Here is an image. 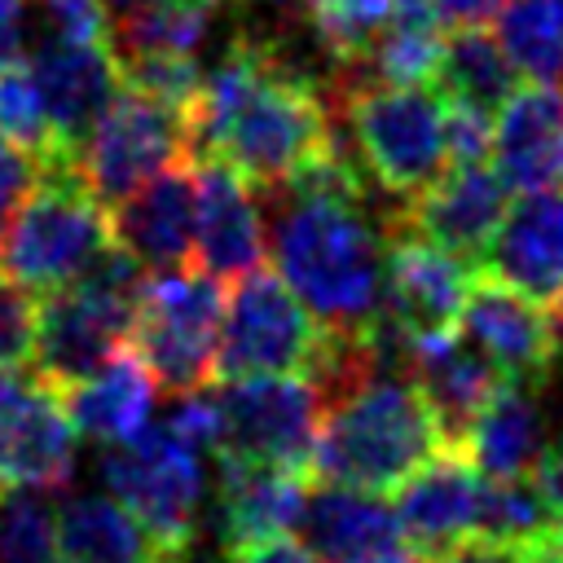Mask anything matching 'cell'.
<instances>
[{
  "label": "cell",
  "mask_w": 563,
  "mask_h": 563,
  "mask_svg": "<svg viewBox=\"0 0 563 563\" xmlns=\"http://www.w3.org/2000/svg\"><path fill=\"white\" fill-rule=\"evenodd\" d=\"M264 251L295 299L334 334H365L383 317V216L365 211V176L343 136L303 176L264 189Z\"/></svg>",
  "instance_id": "1"
},
{
  "label": "cell",
  "mask_w": 563,
  "mask_h": 563,
  "mask_svg": "<svg viewBox=\"0 0 563 563\" xmlns=\"http://www.w3.org/2000/svg\"><path fill=\"white\" fill-rule=\"evenodd\" d=\"M185 119L189 154L224 158L255 194L303 176L339 150L325 88L255 31L233 35Z\"/></svg>",
  "instance_id": "2"
},
{
  "label": "cell",
  "mask_w": 563,
  "mask_h": 563,
  "mask_svg": "<svg viewBox=\"0 0 563 563\" xmlns=\"http://www.w3.org/2000/svg\"><path fill=\"white\" fill-rule=\"evenodd\" d=\"M444 449L435 418L400 369H361L325 396L312 444V479L391 493Z\"/></svg>",
  "instance_id": "3"
},
{
  "label": "cell",
  "mask_w": 563,
  "mask_h": 563,
  "mask_svg": "<svg viewBox=\"0 0 563 563\" xmlns=\"http://www.w3.org/2000/svg\"><path fill=\"white\" fill-rule=\"evenodd\" d=\"M334 128L356 163L396 207L422 194L444 167V97L431 84L356 79L330 92Z\"/></svg>",
  "instance_id": "4"
},
{
  "label": "cell",
  "mask_w": 563,
  "mask_h": 563,
  "mask_svg": "<svg viewBox=\"0 0 563 563\" xmlns=\"http://www.w3.org/2000/svg\"><path fill=\"white\" fill-rule=\"evenodd\" d=\"M110 246V220L75 163L40 167L0 229V273L26 295L79 277Z\"/></svg>",
  "instance_id": "5"
},
{
  "label": "cell",
  "mask_w": 563,
  "mask_h": 563,
  "mask_svg": "<svg viewBox=\"0 0 563 563\" xmlns=\"http://www.w3.org/2000/svg\"><path fill=\"white\" fill-rule=\"evenodd\" d=\"M339 334L321 325L295 290L264 264L233 277L229 299L220 303L216 330V383L246 374H308L321 383Z\"/></svg>",
  "instance_id": "6"
},
{
  "label": "cell",
  "mask_w": 563,
  "mask_h": 563,
  "mask_svg": "<svg viewBox=\"0 0 563 563\" xmlns=\"http://www.w3.org/2000/svg\"><path fill=\"white\" fill-rule=\"evenodd\" d=\"M224 282L198 264L145 273L128 347L167 396L202 391L216 383V330H220Z\"/></svg>",
  "instance_id": "7"
},
{
  "label": "cell",
  "mask_w": 563,
  "mask_h": 563,
  "mask_svg": "<svg viewBox=\"0 0 563 563\" xmlns=\"http://www.w3.org/2000/svg\"><path fill=\"white\" fill-rule=\"evenodd\" d=\"M110 497L167 550L189 559L202 510V466L198 449L167 431V422H145L132 440L106 444L101 462Z\"/></svg>",
  "instance_id": "8"
},
{
  "label": "cell",
  "mask_w": 563,
  "mask_h": 563,
  "mask_svg": "<svg viewBox=\"0 0 563 563\" xmlns=\"http://www.w3.org/2000/svg\"><path fill=\"white\" fill-rule=\"evenodd\" d=\"M180 158H189L185 110L119 84L110 106L88 128V136L75 154V172L97 194V202L110 207L123 194H132L136 185H145L154 172H163Z\"/></svg>",
  "instance_id": "9"
},
{
  "label": "cell",
  "mask_w": 563,
  "mask_h": 563,
  "mask_svg": "<svg viewBox=\"0 0 563 563\" xmlns=\"http://www.w3.org/2000/svg\"><path fill=\"white\" fill-rule=\"evenodd\" d=\"M220 440L216 457L282 462L312 471V444L321 431L325 396L308 374H246L224 378L216 391Z\"/></svg>",
  "instance_id": "10"
},
{
  "label": "cell",
  "mask_w": 563,
  "mask_h": 563,
  "mask_svg": "<svg viewBox=\"0 0 563 563\" xmlns=\"http://www.w3.org/2000/svg\"><path fill=\"white\" fill-rule=\"evenodd\" d=\"M75 453L79 431L66 418L62 396L31 378V369H0V493L66 488Z\"/></svg>",
  "instance_id": "11"
},
{
  "label": "cell",
  "mask_w": 563,
  "mask_h": 563,
  "mask_svg": "<svg viewBox=\"0 0 563 563\" xmlns=\"http://www.w3.org/2000/svg\"><path fill=\"white\" fill-rule=\"evenodd\" d=\"M457 325L506 383L545 387L559 365V352H563L559 317L550 308L532 303L528 295L510 290L493 273L471 277Z\"/></svg>",
  "instance_id": "12"
},
{
  "label": "cell",
  "mask_w": 563,
  "mask_h": 563,
  "mask_svg": "<svg viewBox=\"0 0 563 563\" xmlns=\"http://www.w3.org/2000/svg\"><path fill=\"white\" fill-rule=\"evenodd\" d=\"M471 277V264H462L457 255L440 251L422 233L405 229L391 211H383V312L409 339L457 330Z\"/></svg>",
  "instance_id": "13"
},
{
  "label": "cell",
  "mask_w": 563,
  "mask_h": 563,
  "mask_svg": "<svg viewBox=\"0 0 563 563\" xmlns=\"http://www.w3.org/2000/svg\"><path fill=\"white\" fill-rule=\"evenodd\" d=\"M506 202H510L506 180L493 172L488 158H475V163H449L422 194L391 207V216L405 229L422 233L427 242H435L440 251L457 255L462 264H471L479 273L484 246H488Z\"/></svg>",
  "instance_id": "14"
},
{
  "label": "cell",
  "mask_w": 563,
  "mask_h": 563,
  "mask_svg": "<svg viewBox=\"0 0 563 563\" xmlns=\"http://www.w3.org/2000/svg\"><path fill=\"white\" fill-rule=\"evenodd\" d=\"M391 493H396L391 510H396L400 537L418 559L435 563L453 545L479 537L484 475L475 471V462L462 449L444 444Z\"/></svg>",
  "instance_id": "15"
},
{
  "label": "cell",
  "mask_w": 563,
  "mask_h": 563,
  "mask_svg": "<svg viewBox=\"0 0 563 563\" xmlns=\"http://www.w3.org/2000/svg\"><path fill=\"white\" fill-rule=\"evenodd\" d=\"M35 92L44 101L53 141L66 158L79 154L88 128L119 92V57L110 40H66V35H40L26 62Z\"/></svg>",
  "instance_id": "16"
},
{
  "label": "cell",
  "mask_w": 563,
  "mask_h": 563,
  "mask_svg": "<svg viewBox=\"0 0 563 563\" xmlns=\"http://www.w3.org/2000/svg\"><path fill=\"white\" fill-rule=\"evenodd\" d=\"M194 167V264L233 282L264 264V207L255 189L216 154H189Z\"/></svg>",
  "instance_id": "17"
},
{
  "label": "cell",
  "mask_w": 563,
  "mask_h": 563,
  "mask_svg": "<svg viewBox=\"0 0 563 563\" xmlns=\"http://www.w3.org/2000/svg\"><path fill=\"white\" fill-rule=\"evenodd\" d=\"M479 273L563 317V189H528L506 202Z\"/></svg>",
  "instance_id": "18"
},
{
  "label": "cell",
  "mask_w": 563,
  "mask_h": 563,
  "mask_svg": "<svg viewBox=\"0 0 563 563\" xmlns=\"http://www.w3.org/2000/svg\"><path fill=\"white\" fill-rule=\"evenodd\" d=\"M488 163L506 189H563V84H515L488 128Z\"/></svg>",
  "instance_id": "19"
},
{
  "label": "cell",
  "mask_w": 563,
  "mask_h": 563,
  "mask_svg": "<svg viewBox=\"0 0 563 563\" xmlns=\"http://www.w3.org/2000/svg\"><path fill=\"white\" fill-rule=\"evenodd\" d=\"M110 242L145 273L194 264V167L189 158L154 172L145 185L106 207Z\"/></svg>",
  "instance_id": "20"
},
{
  "label": "cell",
  "mask_w": 563,
  "mask_h": 563,
  "mask_svg": "<svg viewBox=\"0 0 563 563\" xmlns=\"http://www.w3.org/2000/svg\"><path fill=\"white\" fill-rule=\"evenodd\" d=\"M413 391L422 396L427 413L435 418L444 444H462L471 418L484 409V400L506 383L488 361L484 352L457 334V330H444V334H427V339H409V365H405Z\"/></svg>",
  "instance_id": "21"
},
{
  "label": "cell",
  "mask_w": 563,
  "mask_h": 563,
  "mask_svg": "<svg viewBox=\"0 0 563 563\" xmlns=\"http://www.w3.org/2000/svg\"><path fill=\"white\" fill-rule=\"evenodd\" d=\"M295 528L321 563H374L391 550H405L387 493H365L330 479H321V488H308Z\"/></svg>",
  "instance_id": "22"
},
{
  "label": "cell",
  "mask_w": 563,
  "mask_h": 563,
  "mask_svg": "<svg viewBox=\"0 0 563 563\" xmlns=\"http://www.w3.org/2000/svg\"><path fill=\"white\" fill-rule=\"evenodd\" d=\"M308 488H312V471H303V466L220 457L216 515H220L224 550L290 532L299 523Z\"/></svg>",
  "instance_id": "23"
},
{
  "label": "cell",
  "mask_w": 563,
  "mask_h": 563,
  "mask_svg": "<svg viewBox=\"0 0 563 563\" xmlns=\"http://www.w3.org/2000/svg\"><path fill=\"white\" fill-rule=\"evenodd\" d=\"M541 387L528 383H501L484 409L471 418L462 435V453L475 462L479 475L506 479V475H532L537 457L545 453V409H541Z\"/></svg>",
  "instance_id": "24"
},
{
  "label": "cell",
  "mask_w": 563,
  "mask_h": 563,
  "mask_svg": "<svg viewBox=\"0 0 563 563\" xmlns=\"http://www.w3.org/2000/svg\"><path fill=\"white\" fill-rule=\"evenodd\" d=\"M57 396L79 435H88L97 444H123L150 422L154 378L141 365V356L123 343L101 369H92L88 378H79L75 387H66Z\"/></svg>",
  "instance_id": "25"
},
{
  "label": "cell",
  "mask_w": 563,
  "mask_h": 563,
  "mask_svg": "<svg viewBox=\"0 0 563 563\" xmlns=\"http://www.w3.org/2000/svg\"><path fill=\"white\" fill-rule=\"evenodd\" d=\"M57 563H185L114 497H70L57 510Z\"/></svg>",
  "instance_id": "26"
},
{
  "label": "cell",
  "mask_w": 563,
  "mask_h": 563,
  "mask_svg": "<svg viewBox=\"0 0 563 563\" xmlns=\"http://www.w3.org/2000/svg\"><path fill=\"white\" fill-rule=\"evenodd\" d=\"M431 79L449 101H462L493 119L497 106L519 84V70L510 66L506 48L497 44V35L484 22H457L449 35H440Z\"/></svg>",
  "instance_id": "27"
},
{
  "label": "cell",
  "mask_w": 563,
  "mask_h": 563,
  "mask_svg": "<svg viewBox=\"0 0 563 563\" xmlns=\"http://www.w3.org/2000/svg\"><path fill=\"white\" fill-rule=\"evenodd\" d=\"M493 35L519 75L563 79V0H506Z\"/></svg>",
  "instance_id": "28"
},
{
  "label": "cell",
  "mask_w": 563,
  "mask_h": 563,
  "mask_svg": "<svg viewBox=\"0 0 563 563\" xmlns=\"http://www.w3.org/2000/svg\"><path fill=\"white\" fill-rule=\"evenodd\" d=\"M0 136L13 141L22 154H31L40 167L75 163L53 141V128H48V114H44V101L35 92V79L26 70V62L0 66Z\"/></svg>",
  "instance_id": "29"
},
{
  "label": "cell",
  "mask_w": 563,
  "mask_h": 563,
  "mask_svg": "<svg viewBox=\"0 0 563 563\" xmlns=\"http://www.w3.org/2000/svg\"><path fill=\"white\" fill-rule=\"evenodd\" d=\"M0 563H57V506L44 488L0 493Z\"/></svg>",
  "instance_id": "30"
},
{
  "label": "cell",
  "mask_w": 563,
  "mask_h": 563,
  "mask_svg": "<svg viewBox=\"0 0 563 563\" xmlns=\"http://www.w3.org/2000/svg\"><path fill=\"white\" fill-rule=\"evenodd\" d=\"M119 57V84L154 97V101H167L176 110L189 114L194 97H198V84H202V70L194 62V53H176V48H136V53H114Z\"/></svg>",
  "instance_id": "31"
},
{
  "label": "cell",
  "mask_w": 563,
  "mask_h": 563,
  "mask_svg": "<svg viewBox=\"0 0 563 563\" xmlns=\"http://www.w3.org/2000/svg\"><path fill=\"white\" fill-rule=\"evenodd\" d=\"M44 35H66V40H110V18L106 0H35Z\"/></svg>",
  "instance_id": "32"
},
{
  "label": "cell",
  "mask_w": 563,
  "mask_h": 563,
  "mask_svg": "<svg viewBox=\"0 0 563 563\" xmlns=\"http://www.w3.org/2000/svg\"><path fill=\"white\" fill-rule=\"evenodd\" d=\"M35 176H40V163L0 136V229H4L9 211L18 207V198L35 185Z\"/></svg>",
  "instance_id": "33"
},
{
  "label": "cell",
  "mask_w": 563,
  "mask_h": 563,
  "mask_svg": "<svg viewBox=\"0 0 563 563\" xmlns=\"http://www.w3.org/2000/svg\"><path fill=\"white\" fill-rule=\"evenodd\" d=\"M224 563H321L303 541L277 532V537H264V541H251V545H233L224 550Z\"/></svg>",
  "instance_id": "34"
},
{
  "label": "cell",
  "mask_w": 563,
  "mask_h": 563,
  "mask_svg": "<svg viewBox=\"0 0 563 563\" xmlns=\"http://www.w3.org/2000/svg\"><path fill=\"white\" fill-rule=\"evenodd\" d=\"M532 479H537V488H541V497H545L550 519L563 523V444H545V453H541L537 466H532Z\"/></svg>",
  "instance_id": "35"
},
{
  "label": "cell",
  "mask_w": 563,
  "mask_h": 563,
  "mask_svg": "<svg viewBox=\"0 0 563 563\" xmlns=\"http://www.w3.org/2000/svg\"><path fill=\"white\" fill-rule=\"evenodd\" d=\"M26 0H0V66L22 62L26 53Z\"/></svg>",
  "instance_id": "36"
},
{
  "label": "cell",
  "mask_w": 563,
  "mask_h": 563,
  "mask_svg": "<svg viewBox=\"0 0 563 563\" xmlns=\"http://www.w3.org/2000/svg\"><path fill=\"white\" fill-rule=\"evenodd\" d=\"M515 559L519 563H563V523L550 519L545 528H537L528 541L515 545Z\"/></svg>",
  "instance_id": "37"
},
{
  "label": "cell",
  "mask_w": 563,
  "mask_h": 563,
  "mask_svg": "<svg viewBox=\"0 0 563 563\" xmlns=\"http://www.w3.org/2000/svg\"><path fill=\"white\" fill-rule=\"evenodd\" d=\"M435 563H519V559H515V545H501V541H488V537H471V541L453 545L449 554H440Z\"/></svg>",
  "instance_id": "38"
},
{
  "label": "cell",
  "mask_w": 563,
  "mask_h": 563,
  "mask_svg": "<svg viewBox=\"0 0 563 563\" xmlns=\"http://www.w3.org/2000/svg\"><path fill=\"white\" fill-rule=\"evenodd\" d=\"M501 4L506 0H431L435 18L449 22V26H457V22H488Z\"/></svg>",
  "instance_id": "39"
},
{
  "label": "cell",
  "mask_w": 563,
  "mask_h": 563,
  "mask_svg": "<svg viewBox=\"0 0 563 563\" xmlns=\"http://www.w3.org/2000/svg\"><path fill=\"white\" fill-rule=\"evenodd\" d=\"M374 563H427V559H418V554L405 545V550H391V554H383V559H374Z\"/></svg>",
  "instance_id": "40"
}]
</instances>
